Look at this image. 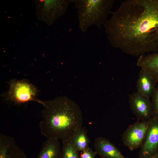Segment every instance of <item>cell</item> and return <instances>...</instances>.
<instances>
[{
    "label": "cell",
    "mask_w": 158,
    "mask_h": 158,
    "mask_svg": "<svg viewBox=\"0 0 158 158\" xmlns=\"http://www.w3.org/2000/svg\"><path fill=\"white\" fill-rule=\"evenodd\" d=\"M97 154L95 151L90 147L82 152L80 155V158H95Z\"/></svg>",
    "instance_id": "16"
},
{
    "label": "cell",
    "mask_w": 158,
    "mask_h": 158,
    "mask_svg": "<svg viewBox=\"0 0 158 158\" xmlns=\"http://www.w3.org/2000/svg\"><path fill=\"white\" fill-rule=\"evenodd\" d=\"M158 153V119L152 116L138 158H149Z\"/></svg>",
    "instance_id": "6"
},
{
    "label": "cell",
    "mask_w": 158,
    "mask_h": 158,
    "mask_svg": "<svg viewBox=\"0 0 158 158\" xmlns=\"http://www.w3.org/2000/svg\"><path fill=\"white\" fill-rule=\"evenodd\" d=\"M62 141L61 158H80L79 151L74 146L71 139Z\"/></svg>",
    "instance_id": "14"
},
{
    "label": "cell",
    "mask_w": 158,
    "mask_h": 158,
    "mask_svg": "<svg viewBox=\"0 0 158 158\" xmlns=\"http://www.w3.org/2000/svg\"><path fill=\"white\" fill-rule=\"evenodd\" d=\"M149 158H158V153L151 156Z\"/></svg>",
    "instance_id": "17"
},
{
    "label": "cell",
    "mask_w": 158,
    "mask_h": 158,
    "mask_svg": "<svg viewBox=\"0 0 158 158\" xmlns=\"http://www.w3.org/2000/svg\"><path fill=\"white\" fill-rule=\"evenodd\" d=\"M87 133L85 128L82 127L71 139L74 146L79 152H83L90 147V140Z\"/></svg>",
    "instance_id": "13"
},
{
    "label": "cell",
    "mask_w": 158,
    "mask_h": 158,
    "mask_svg": "<svg viewBox=\"0 0 158 158\" xmlns=\"http://www.w3.org/2000/svg\"><path fill=\"white\" fill-rule=\"evenodd\" d=\"M113 47L139 56L158 51V0H127L104 25Z\"/></svg>",
    "instance_id": "1"
},
{
    "label": "cell",
    "mask_w": 158,
    "mask_h": 158,
    "mask_svg": "<svg viewBox=\"0 0 158 158\" xmlns=\"http://www.w3.org/2000/svg\"><path fill=\"white\" fill-rule=\"evenodd\" d=\"M136 65L148 73L158 85V52L140 56H138Z\"/></svg>",
    "instance_id": "11"
},
{
    "label": "cell",
    "mask_w": 158,
    "mask_h": 158,
    "mask_svg": "<svg viewBox=\"0 0 158 158\" xmlns=\"http://www.w3.org/2000/svg\"><path fill=\"white\" fill-rule=\"evenodd\" d=\"M114 0H72L78 12V27L85 32L94 25L99 28L108 20Z\"/></svg>",
    "instance_id": "3"
},
{
    "label": "cell",
    "mask_w": 158,
    "mask_h": 158,
    "mask_svg": "<svg viewBox=\"0 0 158 158\" xmlns=\"http://www.w3.org/2000/svg\"><path fill=\"white\" fill-rule=\"evenodd\" d=\"M0 158H27L12 137L0 134Z\"/></svg>",
    "instance_id": "9"
},
{
    "label": "cell",
    "mask_w": 158,
    "mask_h": 158,
    "mask_svg": "<svg viewBox=\"0 0 158 158\" xmlns=\"http://www.w3.org/2000/svg\"><path fill=\"white\" fill-rule=\"evenodd\" d=\"M94 146L97 154L102 158H126L107 138L99 137L95 139Z\"/></svg>",
    "instance_id": "8"
},
{
    "label": "cell",
    "mask_w": 158,
    "mask_h": 158,
    "mask_svg": "<svg viewBox=\"0 0 158 158\" xmlns=\"http://www.w3.org/2000/svg\"><path fill=\"white\" fill-rule=\"evenodd\" d=\"M8 90L3 93L6 100L20 104L33 101L43 106L44 101L36 98L38 91L36 87L26 79H11L9 83Z\"/></svg>",
    "instance_id": "4"
},
{
    "label": "cell",
    "mask_w": 158,
    "mask_h": 158,
    "mask_svg": "<svg viewBox=\"0 0 158 158\" xmlns=\"http://www.w3.org/2000/svg\"><path fill=\"white\" fill-rule=\"evenodd\" d=\"M149 124V120H138L130 125L122 135L124 145L130 150L140 147L145 138Z\"/></svg>",
    "instance_id": "5"
},
{
    "label": "cell",
    "mask_w": 158,
    "mask_h": 158,
    "mask_svg": "<svg viewBox=\"0 0 158 158\" xmlns=\"http://www.w3.org/2000/svg\"><path fill=\"white\" fill-rule=\"evenodd\" d=\"M155 80L145 70L140 69L136 84L138 93L145 97H151L157 86Z\"/></svg>",
    "instance_id": "10"
},
{
    "label": "cell",
    "mask_w": 158,
    "mask_h": 158,
    "mask_svg": "<svg viewBox=\"0 0 158 158\" xmlns=\"http://www.w3.org/2000/svg\"><path fill=\"white\" fill-rule=\"evenodd\" d=\"M130 107L138 120L146 121L152 116V104L150 99L144 97L136 92L129 95Z\"/></svg>",
    "instance_id": "7"
},
{
    "label": "cell",
    "mask_w": 158,
    "mask_h": 158,
    "mask_svg": "<svg viewBox=\"0 0 158 158\" xmlns=\"http://www.w3.org/2000/svg\"><path fill=\"white\" fill-rule=\"evenodd\" d=\"M152 107V116L158 119V85L151 97Z\"/></svg>",
    "instance_id": "15"
},
{
    "label": "cell",
    "mask_w": 158,
    "mask_h": 158,
    "mask_svg": "<svg viewBox=\"0 0 158 158\" xmlns=\"http://www.w3.org/2000/svg\"><path fill=\"white\" fill-rule=\"evenodd\" d=\"M61 150L59 140L47 138L43 143L36 158H61Z\"/></svg>",
    "instance_id": "12"
},
{
    "label": "cell",
    "mask_w": 158,
    "mask_h": 158,
    "mask_svg": "<svg viewBox=\"0 0 158 158\" xmlns=\"http://www.w3.org/2000/svg\"><path fill=\"white\" fill-rule=\"evenodd\" d=\"M42 120L39 123L41 133L47 138L62 141L71 139L82 127L81 109L75 102L65 96L44 102Z\"/></svg>",
    "instance_id": "2"
}]
</instances>
